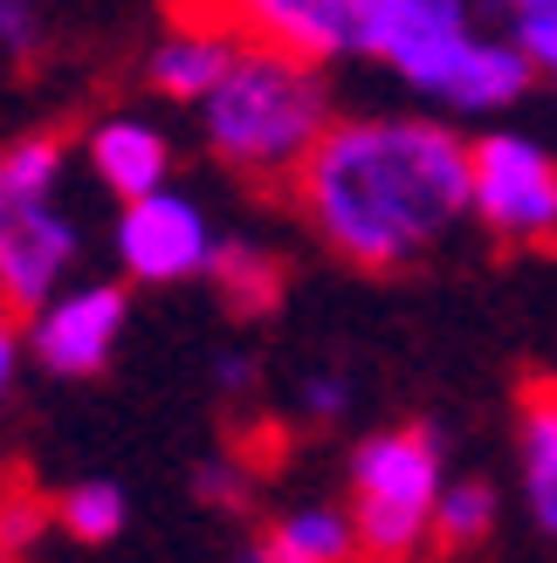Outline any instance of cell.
<instances>
[{"label":"cell","mask_w":557,"mask_h":563,"mask_svg":"<svg viewBox=\"0 0 557 563\" xmlns=\"http://www.w3.org/2000/svg\"><path fill=\"white\" fill-rule=\"evenodd\" d=\"M234 48H241V27L228 14H200V21H173L165 35L145 48V82H152V97L165 103H200L220 76H228L234 63Z\"/></svg>","instance_id":"10"},{"label":"cell","mask_w":557,"mask_h":563,"mask_svg":"<svg viewBox=\"0 0 557 563\" xmlns=\"http://www.w3.org/2000/svg\"><path fill=\"white\" fill-rule=\"evenodd\" d=\"M516 482L531 522L557 543V385H531L516 412Z\"/></svg>","instance_id":"13"},{"label":"cell","mask_w":557,"mask_h":563,"mask_svg":"<svg viewBox=\"0 0 557 563\" xmlns=\"http://www.w3.org/2000/svg\"><path fill=\"white\" fill-rule=\"evenodd\" d=\"M48 522L63 529L69 543H110L131 522V501H124L118 482H76V488H63L48 501Z\"/></svg>","instance_id":"16"},{"label":"cell","mask_w":557,"mask_h":563,"mask_svg":"<svg viewBox=\"0 0 557 563\" xmlns=\"http://www.w3.org/2000/svg\"><path fill=\"white\" fill-rule=\"evenodd\" d=\"M83 158H90V179L110 192V200H138V192L173 179V137H165L152 118H138V110L97 118L90 137H83Z\"/></svg>","instance_id":"11"},{"label":"cell","mask_w":557,"mask_h":563,"mask_svg":"<svg viewBox=\"0 0 557 563\" xmlns=\"http://www.w3.org/2000/svg\"><path fill=\"white\" fill-rule=\"evenodd\" d=\"M440 482H448V461H440L434 427H379L351 446L345 516L358 529L365 563H413L427 550Z\"/></svg>","instance_id":"5"},{"label":"cell","mask_w":557,"mask_h":563,"mask_svg":"<svg viewBox=\"0 0 557 563\" xmlns=\"http://www.w3.org/2000/svg\"><path fill=\"white\" fill-rule=\"evenodd\" d=\"M214 220L207 207L179 192L173 179L138 192V200H118V228H110V247H118L124 282H145V289H179V282H200L207 255H214Z\"/></svg>","instance_id":"7"},{"label":"cell","mask_w":557,"mask_h":563,"mask_svg":"<svg viewBox=\"0 0 557 563\" xmlns=\"http://www.w3.org/2000/svg\"><path fill=\"white\" fill-rule=\"evenodd\" d=\"M468 220H482L495 241L550 247L557 241V152L510 124L468 137Z\"/></svg>","instance_id":"6"},{"label":"cell","mask_w":557,"mask_h":563,"mask_svg":"<svg viewBox=\"0 0 557 563\" xmlns=\"http://www.w3.org/2000/svg\"><path fill=\"white\" fill-rule=\"evenodd\" d=\"M42 529H55L48 522V501H35V495H0V550H8V556H28Z\"/></svg>","instance_id":"20"},{"label":"cell","mask_w":557,"mask_h":563,"mask_svg":"<svg viewBox=\"0 0 557 563\" xmlns=\"http://www.w3.org/2000/svg\"><path fill=\"white\" fill-rule=\"evenodd\" d=\"M358 63L440 103V118H503L537 90V69L476 0H365Z\"/></svg>","instance_id":"2"},{"label":"cell","mask_w":557,"mask_h":563,"mask_svg":"<svg viewBox=\"0 0 557 563\" xmlns=\"http://www.w3.org/2000/svg\"><path fill=\"white\" fill-rule=\"evenodd\" d=\"M0 563H21V556H8V550H0Z\"/></svg>","instance_id":"24"},{"label":"cell","mask_w":557,"mask_h":563,"mask_svg":"<svg viewBox=\"0 0 557 563\" xmlns=\"http://www.w3.org/2000/svg\"><path fill=\"white\" fill-rule=\"evenodd\" d=\"M21 357H28V344H21V317L0 302V406H8V391H14V378H21Z\"/></svg>","instance_id":"22"},{"label":"cell","mask_w":557,"mask_h":563,"mask_svg":"<svg viewBox=\"0 0 557 563\" xmlns=\"http://www.w3.org/2000/svg\"><path fill=\"white\" fill-rule=\"evenodd\" d=\"M193 488H200V501H214V509H241V501H248V474H241V461H207Z\"/></svg>","instance_id":"21"},{"label":"cell","mask_w":557,"mask_h":563,"mask_svg":"<svg viewBox=\"0 0 557 563\" xmlns=\"http://www.w3.org/2000/svg\"><path fill=\"white\" fill-rule=\"evenodd\" d=\"M207 282L220 289V302H228L234 317H269V309L283 302V262H275L262 241H214Z\"/></svg>","instance_id":"14"},{"label":"cell","mask_w":557,"mask_h":563,"mask_svg":"<svg viewBox=\"0 0 557 563\" xmlns=\"http://www.w3.org/2000/svg\"><path fill=\"white\" fill-rule=\"evenodd\" d=\"M476 8L523 48L544 82H557V0H476Z\"/></svg>","instance_id":"17"},{"label":"cell","mask_w":557,"mask_h":563,"mask_svg":"<svg viewBox=\"0 0 557 563\" xmlns=\"http://www.w3.org/2000/svg\"><path fill=\"white\" fill-rule=\"evenodd\" d=\"M290 192L338 262L393 275L427 262L468 220V137L434 110L330 118L290 173Z\"/></svg>","instance_id":"1"},{"label":"cell","mask_w":557,"mask_h":563,"mask_svg":"<svg viewBox=\"0 0 557 563\" xmlns=\"http://www.w3.org/2000/svg\"><path fill=\"white\" fill-rule=\"evenodd\" d=\"M131 323V289L124 282H63L55 296H42L21 323L28 357L48 378H97L118 357V336Z\"/></svg>","instance_id":"8"},{"label":"cell","mask_w":557,"mask_h":563,"mask_svg":"<svg viewBox=\"0 0 557 563\" xmlns=\"http://www.w3.org/2000/svg\"><path fill=\"white\" fill-rule=\"evenodd\" d=\"M193 110H200L207 152L228 165V173L290 186L303 152L317 145V131L338 118V97H330V76L317 63L241 35L228 76H220Z\"/></svg>","instance_id":"3"},{"label":"cell","mask_w":557,"mask_h":563,"mask_svg":"<svg viewBox=\"0 0 557 563\" xmlns=\"http://www.w3.org/2000/svg\"><path fill=\"white\" fill-rule=\"evenodd\" d=\"M69 145L55 131L0 137V302L28 317L83 262V220L63 207Z\"/></svg>","instance_id":"4"},{"label":"cell","mask_w":557,"mask_h":563,"mask_svg":"<svg viewBox=\"0 0 557 563\" xmlns=\"http://www.w3.org/2000/svg\"><path fill=\"white\" fill-rule=\"evenodd\" d=\"M248 42H269L283 55H303V63H358V14L365 0H220Z\"/></svg>","instance_id":"9"},{"label":"cell","mask_w":557,"mask_h":563,"mask_svg":"<svg viewBox=\"0 0 557 563\" xmlns=\"http://www.w3.org/2000/svg\"><path fill=\"white\" fill-rule=\"evenodd\" d=\"M495 529V488L461 474V482H440L434 495V522H427V543L434 550H476Z\"/></svg>","instance_id":"15"},{"label":"cell","mask_w":557,"mask_h":563,"mask_svg":"<svg viewBox=\"0 0 557 563\" xmlns=\"http://www.w3.org/2000/svg\"><path fill=\"white\" fill-rule=\"evenodd\" d=\"M248 563H365L345 501H290L248 537Z\"/></svg>","instance_id":"12"},{"label":"cell","mask_w":557,"mask_h":563,"mask_svg":"<svg viewBox=\"0 0 557 563\" xmlns=\"http://www.w3.org/2000/svg\"><path fill=\"white\" fill-rule=\"evenodd\" d=\"M214 385H220V391H248V385H255V364H248L241 351L220 357V364H214Z\"/></svg>","instance_id":"23"},{"label":"cell","mask_w":557,"mask_h":563,"mask_svg":"<svg viewBox=\"0 0 557 563\" xmlns=\"http://www.w3.org/2000/svg\"><path fill=\"white\" fill-rule=\"evenodd\" d=\"M42 35H48L42 0H0V55H8V63H28V55L42 48Z\"/></svg>","instance_id":"19"},{"label":"cell","mask_w":557,"mask_h":563,"mask_svg":"<svg viewBox=\"0 0 557 563\" xmlns=\"http://www.w3.org/2000/svg\"><path fill=\"white\" fill-rule=\"evenodd\" d=\"M296 406H303V419H317V427H338L351 412V378L338 364H317V372L296 378Z\"/></svg>","instance_id":"18"}]
</instances>
